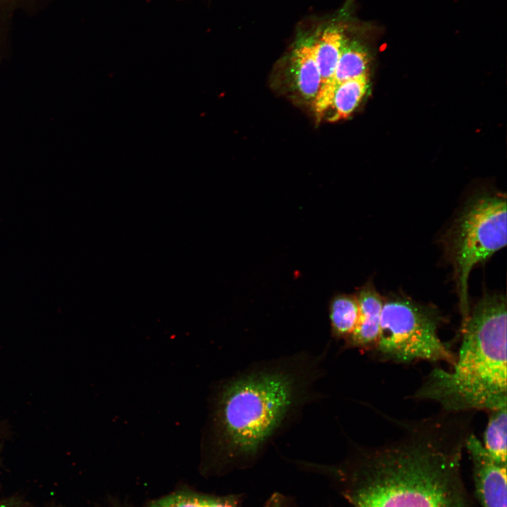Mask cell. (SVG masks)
<instances>
[{"mask_svg": "<svg viewBox=\"0 0 507 507\" xmlns=\"http://www.w3.org/2000/svg\"><path fill=\"white\" fill-rule=\"evenodd\" d=\"M403 430L391 443L323 467L341 479L353 507H463L459 470L470 434L467 418L444 411Z\"/></svg>", "mask_w": 507, "mask_h": 507, "instance_id": "6da1fadb", "label": "cell"}, {"mask_svg": "<svg viewBox=\"0 0 507 507\" xmlns=\"http://www.w3.org/2000/svg\"><path fill=\"white\" fill-rule=\"evenodd\" d=\"M327 349L258 361L215 384L204 439L219 458L244 465L318 395Z\"/></svg>", "mask_w": 507, "mask_h": 507, "instance_id": "7a4b0ae2", "label": "cell"}, {"mask_svg": "<svg viewBox=\"0 0 507 507\" xmlns=\"http://www.w3.org/2000/svg\"><path fill=\"white\" fill-rule=\"evenodd\" d=\"M506 299L484 294L461 320V343L450 370L434 368L412 396L444 411H492L507 407Z\"/></svg>", "mask_w": 507, "mask_h": 507, "instance_id": "3957f363", "label": "cell"}, {"mask_svg": "<svg viewBox=\"0 0 507 507\" xmlns=\"http://www.w3.org/2000/svg\"><path fill=\"white\" fill-rule=\"evenodd\" d=\"M506 198L484 194L466 202L443 239L451 262L462 319L470 309L468 279L472 269L506 245Z\"/></svg>", "mask_w": 507, "mask_h": 507, "instance_id": "277c9868", "label": "cell"}, {"mask_svg": "<svg viewBox=\"0 0 507 507\" xmlns=\"http://www.w3.org/2000/svg\"><path fill=\"white\" fill-rule=\"evenodd\" d=\"M444 321L433 306L403 295L385 298L379 339L371 354L379 361L398 364L425 361L453 366L456 354L438 335L439 327Z\"/></svg>", "mask_w": 507, "mask_h": 507, "instance_id": "5b68a950", "label": "cell"}, {"mask_svg": "<svg viewBox=\"0 0 507 507\" xmlns=\"http://www.w3.org/2000/svg\"><path fill=\"white\" fill-rule=\"evenodd\" d=\"M465 447L472 463L476 492L482 507H506V464L495 461L472 433Z\"/></svg>", "mask_w": 507, "mask_h": 507, "instance_id": "8992f818", "label": "cell"}, {"mask_svg": "<svg viewBox=\"0 0 507 507\" xmlns=\"http://www.w3.org/2000/svg\"><path fill=\"white\" fill-rule=\"evenodd\" d=\"M354 294L358 303V320L353 334L344 344V348L371 353L379 339L384 298L370 281L357 289Z\"/></svg>", "mask_w": 507, "mask_h": 507, "instance_id": "52a82bcc", "label": "cell"}, {"mask_svg": "<svg viewBox=\"0 0 507 507\" xmlns=\"http://www.w3.org/2000/svg\"><path fill=\"white\" fill-rule=\"evenodd\" d=\"M369 62L370 56L365 47L346 36L331 80L320 88L313 101L318 117H322L329 109L337 87L347 80L367 75Z\"/></svg>", "mask_w": 507, "mask_h": 507, "instance_id": "ba28073f", "label": "cell"}, {"mask_svg": "<svg viewBox=\"0 0 507 507\" xmlns=\"http://www.w3.org/2000/svg\"><path fill=\"white\" fill-rule=\"evenodd\" d=\"M344 11L316 29L315 59L321 77V86L331 80L346 38Z\"/></svg>", "mask_w": 507, "mask_h": 507, "instance_id": "9c48e42d", "label": "cell"}, {"mask_svg": "<svg viewBox=\"0 0 507 507\" xmlns=\"http://www.w3.org/2000/svg\"><path fill=\"white\" fill-rule=\"evenodd\" d=\"M316 30L300 31L291 54L296 86L306 99L314 100L321 86V77L315 59Z\"/></svg>", "mask_w": 507, "mask_h": 507, "instance_id": "30bf717a", "label": "cell"}, {"mask_svg": "<svg viewBox=\"0 0 507 507\" xmlns=\"http://www.w3.org/2000/svg\"><path fill=\"white\" fill-rule=\"evenodd\" d=\"M328 313L332 337L344 344L356 329L359 314L354 294H334L329 301Z\"/></svg>", "mask_w": 507, "mask_h": 507, "instance_id": "8fae6325", "label": "cell"}, {"mask_svg": "<svg viewBox=\"0 0 507 507\" xmlns=\"http://www.w3.org/2000/svg\"><path fill=\"white\" fill-rule=\"evenodd\" d=\"M368 87L367 75L339 84L334 91L332 104L329 108L332 111L329 117V120L334 122L349 117L365 94Z\"/></svg>", "mask_w": 507, "mask_h": 507, "instance_id": "7c38bea8", "label": "cell"}, {"mask_svg": "<svg viewBox=\"0 0 507 507\" xmlns=\"http://www.w3.org/2000/svg\"><path fill=\"white\" fill-rule=\"evenodd\" d=\"M489 413L482 444L495 461L506 464L507 407Z\"/></svg>", "mask_w": 507, "mask_h": 507, "instance_id": "4fadbf2b", "label": "cell"}, {"mask_svg": "<svg viewBox=\"0 0 507 507\" xmlns=\"http://www.w3.org/2000/svg\"><path fill=\"white\" fill-rule=\"evenodd\" d=\"M149 507H206V497L187 493H175L152 501Z\"/></svg>", "mask_w": 507, "mask_h": 507, "instance_id": "5bb4252c", "label": "cell"}, {"mask_svg": "<svg viewBox=\"0 0 507 507\" xmlns=\"http://www.w3.org/2000/svg\"><path fill=\"white\" fill-rule=\"evenodd\" d=\"M265 507H295L286 496L275 494L266 503Z\"/></svg>", "mask_w": 507, "mask_h": 507, "instance_id": "9a60e30c", "label": "cell"}, {"mask_svg": "<svg viewBox=\"0 0 507 507\" xmlns=\"http://www.w3.org/2000/svg\"><path fill=\"white\" fill-rule=\"evenodd\" d=\"M206 507H239L236 501L227 499L206 497Z\"/></svg>", "mask_w": 507, "mask_h": 507, "instance_id": "2e32d148", "label": "cell"}, {"mask_svg": "<svg viewBox=\"0 0 507 507\" xmlns=\"http://www.w3.org/2000/svg\"><path fill=\"white\" fill-rule=\"evenodd\" d=\"M11 430L8 427L5 422L0 421V439L5 438L8 434H11Z\"/></svg>", "mask_w": 507, "mask_h": 507, "instance_id": "e0dca14e", "label": "cell"}, {"mask_svg": "<svg viewBox=\"0 0 507 507\" xmlns=\"http://www.w3.org/2000/svg\"><path fill=\"white\" fill-rule=\"evenodd\" d=\"M0 507H12V506L6 503H0Z\"/></svg>", "mask_w": 507, "mask_h": 507, "instance_id": "ac0fdd59", "label": "cell"}]
</instances>
